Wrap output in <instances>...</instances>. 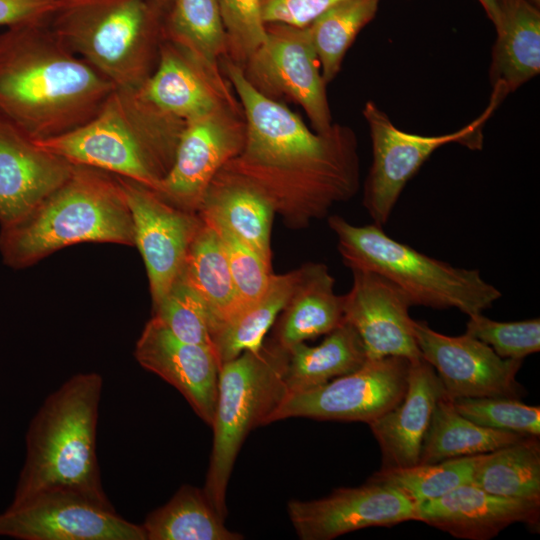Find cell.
<instances>
[{
    "label": "cell",
    "mask_w": 540,
    "mask_h": 540,
    "mask_svg": "<svg viewBox=\"0 0 540 540\" xmlns=\"http://www.w3.org/2000/svg\"><path fill=\"white\" fill-rule=\"evenodd\" d=\"M366 360L359 334L343 322L317 346L301 342L288 349L284 376L287 391L299 392L322 385L359 369Z\"/></svg>",
    "instance_id": "26"
},
{
    "label": "cell",
    "mask_w": 540,
    "mask_h": 540,
    "mask_svg": "<svg viewBox=\"0 0 540 540\" xmlns=\"http://www.w3.org/2000/svg\"><path fill=\"white\" fill-rule=\"evenodd\" d=\"M83 242L135 246L132 214L117 175L85 165H74L61 185L0 231L3 262L14 269Z\"/></svg>",
    "instance_id": "4"
},
{
    "label": "cell",
    "mask_w": 540,
    "mask_h": 540,
    "mask_svg": "<svg viewBox=\"0 0 540 540\" xmlns=\"http://www.w3.org/2000/svg\"><path fill=\"white\" fill-rule=\"evenodd\" d=\"M225 70L246 123L241 152L222 169L261 190L294 230L327 217L357 193L360 160L350 128L337 124L313 133L297 114L259 91L239 64L227 61Z\"/></svg>",
    "instance_id": "1"
},
{
    "label": "cell",
    "mask_w": 540,
    "mask_h": 540,
    "mask_svg": "<svg viewBox=\"0 0 540 540\" xmlns=\"http://www.w3.org/2000/svg\"><path fill=\"white\" fill-rule=\"evenodd\" d=\"M410 360L367 359L357 370L307 390L287 393L268 424L292 417L370 424L395 407L407 389Z\"/></svg>",
    "instance_id": "10"
},
{
    "label": "cell",
    "mask_w": 540,
    "mask_h": 540,
    "mask_svg": "<svg viewBox=\"0 0 540 540\" xmlns=\"http://www.w3.org/2000/svg\"><path fill=\"white\" fill-rule=\"evenodd\" d=\"M525 437L528 436L486 428L472 422L456 410L453 400L445 394L433 411L423 439L419 463H437L483 454Z\"/></svg>",
    "instance_id": "27"
},
{
    "label": "cell",
    "mask_w": 540,
    "mask_h": 540,
    "mask_svg": "<svg viewBox=\"0 0 540 540\" xmlns=\"http://www.w3.org/2000/svg\"><path fill=\"white\" fill-rule=\"evenodd\" d=\"M328 225L348 268L387 278L408 295L412 306L455 308L469 317L483 313L502 296L479 270L454 267L427 256L375 224L356 226L339 215H330Z\"/></svg>",
    "instance_id": "7"
},
{
    "label": "cell",
    "mask_w": 540,
    "mask_h": 540,
    "mask_svg": "<svg viewBox=\"0 0 540 540\" xmlns=\"http://www.w3.org/2000/svg\"><path fill=\"white\" fill-rule=\"evenodd\" d=\"M139 92L155 108L185 123L225 107L227 100L221 80L167 39Z\"/></svg>",
    "instance_id": "22"
},
{
    "label": "cell",
    "mask_w": 540,
    "mask_h": 540,
    "mask_svg": "<svg viewBox=\"0 0 540 540\" xmlns=\"http://www.w3.org/2000/svg\"><path fill=\"white\" fill-rule=\"evenodd\" d=\"M297 276V269L284 274H272L264 294L244 306L213 333L214 352L222 365L246 350H259L286 304Z\"/></svg>",
    "instance_id": "30"
},
{
    "label": "cell",
    "mask_w": 540,
    "mask_h": 540,
    "mask_svg": "<svg viewBox=\"0 0 540 540\" xmlns=\"http://www.w3.org/2000/svg\"><path fill=\"white\" fill-rule=\"evenodd\" d=\"M414 334L422 358L435 369L449 398L520 399L526 394L516 380L522 360L502 358L467 333H439L425 321L414 320Z\"/></svg>",
    "instance_id": "15"
},
{
    "label": "cell",
    "mask_w": 540,
    "mask_h": 540,
    "mask_svg": "<svg viewBox=\"0 0 540 540\" xmlns=\"http://www.w3.org/2000/svg\"><path fill=\"white\" fill-rule=\"evenodd\" d=\"M102 387L98 373H78L45 398L26 432L25 460L10 507L45 491L68 490L114 508L96 453Z\"/></svg>",
    "instance_id": "3"
},
{
    "label": "cell",
    "mask_w": 540,
    "mask_h": 540,
    "mask_svg": "<svg viewBox=\"0 0 540 540\" xmlns=\"http://www.w3.org/2000/svg\"><path fill=\"white\" fill-rule=\"evenodd\" d=\"M343 0H260L265 24L306 27L320 14Z\"/></svg>",
    "instance_id": "40"
},
{
    "label": "cell",
    "mask_w": 540,
    "mask_h": 540,
    "mask_svg": "<svg viewBox=\"0 0 540 540\" xmlns=\"http://www.w3.org/2000/svg\"><path fill=\"white\" fill-rule=\"evenodd\" d=\"M165 38L219 77L217 59L227 50L216 0H173L165 21Z\"/></svg>",
    "instance_id": "32"
},
{
    "label": "cell",
    "mask_w": 540,
    "mask_h": 540,
    "mask_svg": "<svg viewBox=\"0 0 540 540\" xmlns=\"http://www.w3.org/2000/svg\"><path fill=\"white\" fill-rule=\"evenodd\" d=\"M227 50L237 64L246 62L266 38L260 0H216Z\"/></svg>",
    "instance_id": "39"
},
{
    "label": "cell",
    "mask_w": 540,
    "mask_h": 540,
    "mask_svg": "<svg viewBox=\"0 0 540 540\" xmlns=\"http://www.w3.org/2000/svg\"><path fill=\"white\" fill-rule=\"evenodd\" d=\"M418 521L467 540H489L515 523L539 528L540 500L504 497L461 485L417 504Z\"/></svg>",
    "instance_id": "20"
},
{
    "label": "cell",
    "mask_w": 540,
    "mask_h": 540,
    "mask_svg": "<svg viewBox=\"0 0 540 540\" xmlns=\"http://www.w3.org/2000/svg\"><path fill=\"white\" fill-rule=\"evenodd\" d=\"M353 283L344 295V322L359 334L367 359L388 356L410 361L421 358L414 334L408 295L387 278L364 270H351Z\"/></svg>",
    "instance_id": "17"
},
{
    "label": "cell",
    "mask_w": 540,
    "mask_h": 540,
    "mask_svg": "<svg viewBox=\"0 0 540 540\" xmlns=\"http://www.w3.org/2000/svg\"><path fill=\"white\" fill-rule=\"evenodd\" d=\"M83 0H0V26L50 21L57 13Z\"/></svg>",
    "instance_id": "41"
},
{
    "label": "cell",
    "mask_w": 540,
    "mask_h": 540,
    "mask_svg": "<svg viewBox=\"0 0 540 540\" xmlns=\"http://www.w3.org/2000/svg\"><path fill=\"white\" fill-rule=\"evenodd\" d=\"M202 221L188 251L182 275L207 305L216 330L239 312L242 305L220 238L209 223Z\"/></svg>",
    "instance_id": "29"
},
{
    "label": "cell",
    "mask_w": 540,
    "mask_h": 540,
    "mask_svg": "<svg viewBox=\"0 0 540 540\" xmlns=\"http://www.w3.org/2000/svg\"><path fill=\"white\" fill-rule=\"evenodd\" d=\"M287 511L302 540H331L364 528L418 521L416 504L403 493L369 481L315 500H291Z\"/></svg>",
    "instance_id": "16"
},
{
    "label": "cell",
    "mask_w": 540,
    "mask_h": 540,
    "mask_svg": "<svg viewBox=\"0 0 540 540\" xmlns=\"http://www.w3.org/2000/svg\"><path fill=\"white\" fill-rule=\"evenodd\" d=\"M73 164L51 153L0 112V225L35 208L70 175Z\"/></svg>",
    "instance_id": "19"
},
{
    "label": "cell",
    "mask_w": 540,
    "mask_h": 540,
    "mask_svg": "<svg viewBox=\"0 0 540 540\" xmlns=\"http://www.w3.org/2000/svg\"><path fill=\"white\" fill-rule=\"evenodd\" d=\"M471 484L499 496L540 500L539 437L479 454Z\"/></svg>",
    "instance_id": "31"
},
{
    "label": "cell",
    "mask_w": 540,
    "mask_h": 540,
    "mask_svg": "<svg viewBox=\"0 0 540 540\" xmlns=\"http://www.w3.org/2000/svg\"><path fill=\"white\" fill-rule=\"evenodd\" d=\"M244 142L245 124L226 107L186 122L173 164L154 191L169 204L198 213L210 183Z\"/></svg>",
    "instance_id": "14"
},
{
    "label": "cell",
    "mask_w": 540,
    "mask_h": 540,
    "mask_svg": "<svg viewBox=\"0 0 540 540\" xmlns=\"http://www.w3.org/2000/svg\"><path fill=\"white\" fill-rule=\"evenodd\" d=\"M203 489L185 484L161 507L150 512L142 527L146 540H240L229 530Z\"/></svg>",
    "instance_id": "28"
},
{
    "label": "cell",
    "mask_w": 540,
    "mask_h": 540,
    "mask_svg": "<svg viewBox=\"0 0 540 540\" xmlns=\"http://www.w3.org/2000/svg\"><path fill=\"white\" fill-rule=\"evenodd\" d=\"M528 1L529 3L533 4L534 6L536 7H540V0H526Z\"/></svg>",
    "instance_id": "44"
},
{
    "label": "cell",
    "mask_w": 540,
    "mask_h": 540,
    "mask_svg": "<svg viewBox=\"0 0 540 540\" xmlns=\"http://www.w3.org/2000/svg\"><path fill=\"white\" fill-rule=\"evenodd\" d=\"M496 41L490 82L503 83L509 93L539 74L540 9L526 0H497Z\"/></svg>",
    "instance_id": "25"
},
{
    "label": "cell",
    "mask_w": 540,
    "mask_h": 540,
    "mask_svg": "<svg viewBox=\"0 0 540 540\" xmlns=\"http://www.w3.org/2000/svg\"><path fill=\"white\" fill-rule=\"evenodd\" d=\"M248 80L263 94L299 104L318 133L332 127L326 82L307 26L266 24V38L246 61Z\"/></svg>",
    "instance_id": "11"
},
{
    "label": "cell",
    "mask_w": 540,
    "mask_h": 540,
    "mask_svg": "<svg viewBox=\"0 0 540 540\" xmlns=\"http://www.w3.org/2000/svg\"><path fill=\"white\" fill-rule=\"evenodd\" d=\"M478 455L403 468L380 469L367 481L395 488L417 506L461 485L470 484Z\"/></svg>",
    "instance_id": "34"
},
{
    "label": "cell",
    "mask_w": 540,
    "mask_h": 540,
    "mask_svg": "<svg viewBox=\"0 0 540 540\" xmlns=\"http://www.w3.org/2000/svg\"><path fill=\"white\" fill-rule=\"evenodd\" d=\"M198 214L226 226L271 264L275 210L255 185L221 169L210 183Z\"/></svg>",
    "instance_id": "24"
},
{
    "label": "cell",
    "mask_w": 540,
    "mask_h": 540,
    "mask_svg": "<svg viewBox=\"0 0 540 540\" xmlns=\"http://www.w3.org/2000/svg\"><path fill=\"white\" fill-rule=\"evenodd\" d=\"M177 338L213 349L215 320L207 305L182 273L167 294L153 306V315Z\"/></svg>",
    "instance_id": "35"
},
{
    "label": "cell",
    "mask_w": 540,
    "mask_h": 540,
    "mask_svg": "<svg viewBox=\"0 0 540 540\" xmlns=\"http://www.w3.org/2000/svg\"><path fill=\"white\" fill-rule=\"evenodd\" d=\"M0 536L18 540H146L142 525L68 490H49L0 513Z\"/></svg>",
    "instance_id": "12"
},
{
    "label": "cell",
    "mask_w": 540,
    "mask_h": 540,
    "mask_svg": "<svg viewBox=\"0 0 540 540\" xmlns=\"http://www.w3.org/2000/svg\"><path fill=\"white\" fill-rule=\"evenodd\" d=\"M167 13L155 0H83L49 23L115 88L139 89L156 67Z\"/></svg>",
    "instance_id": "6"
},
{
    "label": "cell",
    "mask_w": 540,
    "mask_h": 540,
    "mask_svg": "<svg viewBox=\"0 0 540 540\" xmlns=\"http://www.w3.org/2000/svg\"><path fill=\"white\" fill-rule=\"evenodd\" d=\"M484 8L487 17L492 21L494 26L498 21V4L497 0H478Z\"/></svg>",
    "instance_id": "42"
},
{
    "label": "cell",
    "mask_w": 540,
    "mask_h": 540,
    "mask_svg": "<svg viewBox=\"0 0 540 540\" xmlns=\"http://www.w3.org/2000/svg\"><path fill=\"white\" fill-rule=\"evenodd\" d=\"M185 122L146 101L139 89L115 88L84 125L36 141L73 165H85L157 190L170 170Z\"/></svg>",
    "instance_id": "5"
},
{
    "label": "cell",
    "mask_w": 540,
    "mask_h": 540,
    "mask_svg": "<svg viewBox=\"0 0 540 540\" xmlns=\"http://www.w3.org/2000/svg\"><path fill=\"white\" fill-rule=\"evenodd\" d=\"M114 89L62 42L49 21L0 33V112L36 141L84 125Z\"/></svg>",
    "instance_id": "2"
},
{
    "label": "cell",
    "mask_w": 540,
    "mask_h": 540,
    "mask_svg": "<svg viewBox=\"0 0 540 540\" xmlns=\"http://www.w3.org/2000/svg\"><path fill=\"white\" fill-rule=\"evenodd\" d=\"M380 0H343L328 8L308 26L324 81L338 74L343 58L358 33L376 15Z\"/></svg>",
    "instance_id": "33"
},
{
    "label": "cell",
    "mask_w": 540,
    "mask_h": 540,
    "mask_svg": "<svg viewBox=\"0 0 540 540\" xmlns=\"http://www.w3.org/2000/svg\"><path fill=\"white\" fill-rule=\"evenodd\" d=\"M288 350L272 338L257 351L246 350L223 363L211 427L213 444L204 492L226 517V491L233 466L248 434L268 419L288 391L285 371Z\"/></svg>",
    "instance_id": "8"
},
{
    "label": "cell",
    "mask_w": 540,
    "mask_h": 540,
    "mask_svg": "<svg viewBox=\"0 0 540 540\" xmlns=\"http://www.w3.org/2000/svg\"><path fill=\"white\" fill-rule=\"evenodd\" d=\"M492 86L489 104L479 117L457 131L436 136L402 131L374 102L365 104L363 115L369 126L373 160L364 184L363 206L373 224L382 228L387 224L407 182L438 148L459 143L481 149L484 124L509 94L503 83Z\"/></svg>",
    "instance_id": "9"
},
{
    "label": "cell",
    "mask_w": 540,
    "mask_h": 540,
    "mask_svg": "<svg viewBox=\"0 0 540 540\" xmlns=\"http://www.w3.org/2000/svg\"><path fill=\"white\" fill-rule=\"evenodd\" d=\"M435 369L422 357L410 361L403 399L369 424L381 454L380 469L419 463L424 436L438 400L445 395Z\"/></svg>",
    "instance_id": "21"
},
{
    "label": "cell",
    "mask_w": 540,
    "mask_h": 540,
    "mask_svg": "<svg viewBox=\"0 0 540 540\" xmlns=\"http://www.w3.org/2000/svg\"><path fill=\"white\" fill-rule=\"evenodd\" d=\"M456 410L472 422L491 429L540 436V408L506 397L452 399Z\"/></svg>",
    "instance_id": "36"
},
{
    "label": "cell",
    "mask_w": 540,
    "mask_h": 540,
    "mask_svg": "<svg viewBox=\"0 0 540 540\" xmlns=\"http://www.w3.org/2000/svg\"><path fill=\"white\" fill-rule=\"evenodd\" d=\"M155 1L158 2L160 5L164 6L165 8H167L168 11L173 2V0H155Z\"/></svg>",
    "instance_id": "43"
},
{
    "label": "cell",
    "mask_w": 540,
    "mask_h": 540,
    "mask_svg": "<svg viewBox=\"0 0 540 540\" xmlns=\"http://www.w3.org/2000/svg\"><path fill=\"white\" fill-rule=\"evenodd\" d=\"M134 357L144 369L175 387L211 426L221 367L213 349L180 340L152 317L137 340Z\"/></svg>",
    "instance_id": "18"
},
{
    "label": "cell",
    "mask_w": 540,
    "mask_h": 540,
    "mask_svg": "<svg viewBox=\"0 0 540 540\" xmlns=\"http://www.w3.org/2000/svg\"><path fill=\"white\" fill-rule=\"evenodd\" d=\"M335 279L323 263L297 268L292 292L273 324L271 338L289 349L326 335L344 322V295L334 290Z\"/></svg>",
    "instance_id": "23"
},
{
    "label": "cell",
    "mask_w": 540,
    "mask_h": 540,
    "mask_svg": "<svg viewBox=\"0 0 540 540\" xmlns=\"http://www.w3.org/2000/svg\"><path fill=\"white\" fill-rule=\"evenodd\" d=\"M467 334L490 346L502 358L523 360L540 350V319L499 322L482 313L469 316Z\"/></svg>",
    "instance_id": "38"
},
{
    "label": "cell",
    "mask_w": 540,
    "mask_h": 540,
    "mask_svg": "<svg viewBox=\"0 0 540 540\" xmlns=\"http://www.w3.org/2000/svg\"><path fill=\"white\" fill-rule=\"evenodd\" d=\"M202 219L215 229L220 238L242 308L259 299L273 274L271 264L226 226L211 219Z\"/></svg>",
    "instance_id": "37"
},
{
    "label": "cell",
    "mask_w": 540,
    "mask_h": 540,
    "mask_svg": "<svg viewBox=\"0 0 540 540\" xmlns=\"http://www.w3.org/2000/svg\"><path fill=\"white\" fill-rule=\"evenodd\" d=\"M134 223L135 246L148 275L152 307L167 294L183 271L202 219L162 199L153 189L117 176Z\"/></svg>",
    "instance_id": "13"
}]
</instances>
